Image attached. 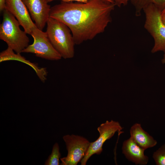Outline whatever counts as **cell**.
<instances>
[{"label":"cell","mask_w":165,"mask_h":165,"mask_svg":"<svg viewBox=\"0 0 165 165\" xmlns=\"http://www.w3.org/2000/svg\"><path fill=\"white\" fill-rule=\"evenodd\" d=\"M61 156L60 148L58 143H56L53 145L51 154L46 161L45 165H59V160Z\"/></svg>","instance_id":"obj_14"},{"label":"cell","mask_w":165,"mask_h":165,"mask_svg":"<svg viewBox=\"0 0 165 165\" xmlns=\"http://www.w3.org/2000/svg\"><path fill=\"white\" fill-rule=\"evenodd\" d=\"M161 17L163 23L165 25V12L161 13Z\"/></svg>","instance_id":"obj_19"},{"label":"cell","mask_w":165,"mask_h":165,"mask_svg":"<svg viewBox=\"0 0 165 165\" xmlns=\"http://www.w3.org/2000/svg\"><path fill=\"white\" fill-rule=\"evenodd\" d=\"M55 0H60L62 2H72L75 1V2H79L86 3V2H87L90 0H47L48 2H50L52 1H55Z\"/></svg>","instance_id":"obj_17"},{"label":"cell","mask_w":165,"mask_h":165,"mask_svg":"<svg viewBox=\"0 0 165 165\" xmlns=\"http://www.w3.org/2000/svg\"><path fill=\"white\" fill-rule=\"evenodd\" d=\"M5 8L17 19L24 31L31 35L33 29L37 27L22 0H6Z\"/></svg>","instance_id":"obj_8"},{"label":"cell","mask_w":165,"mask_h":165,"mask_svg":"<svg viewBox=\"0 0 165 165\" xmlns=\"http://www.w3.org/2000/svg\"><path fill=\"white\" fill-rule=\"evenodd\" d=\"M115 5L106 0H90L86 3L61 1L51 7L50 16L70 29L75 44L91 40L103 33L112 21Z\"/></svg>","instance_id":"obj_1"},{"label":"cell","mask_w":165,"mask_h":165,"mask_svg":"<svg viewBox=\"0 0 165 165\" xmlns=\"http://www.w3.org/2000/svg\"><path fill=\"white\" fill-rule=\"evenodd\" d=\"M131 4L134 7L136 16L141 15L143 9L152 4L162 11L165 8V0H130Z\"/></svg>","instance_id":"obj_13"},{"label":"cell","mask_w":165,"mask_h":165,"mask_svg":"<svg viewBox=\"0 0 165 165\" xmlns=\"http://www.w3.org/2000/svg\"><path fill=\"white\" fill-rule=\"evenodd\" d=\"M165 12V8L161 12V13L164 12Z\"/></svg>","instance_id":"obj_21"},{"label":"cell","mask_w":165,"mask_h":165,"mask_svg":"<svg viewBox=\"0 0 165 165\" xmlns=\"http://www.w3.org/2000/svg\"><path fill=\"white\" fill-rule=\"evenodd\" d=\"M130 132V138L145 150L153 147L157 144V141L144 130L139 123H136L133 125Z\"/></svg>","instance_id":"obj_12"},{"label":"cell","mask_w":165,"mask_h":165,"mask_svg":"<svg viewBox=\"0 0 165 165\" xmlns=\"http://www.w3.org/2000/svg\"><path fill=\"white\" fill-rule=\"evenodd\" d=\"M68 151L67 156L60 159L61 165H77L86 154L90 142L78 135L67 134L63 137Z\"/></svg>","instance_id":"obj_6"},{"label":"cell","mask_w":165,"mask_h":165,"mask_svg":"<svg viewBox=\"0 0 165 165\" xmlns=\"http://www.w3.org/2000/svg\"><path fill=\"white\" fill-rule=\"evenodd\" d=\"M152 157L157 165H165V145L155 152Z\"/></svg>","instance_id":"obj_15"},{"label":"cell","mask_w":165,"mask_h":165,"mask_svg":"<svg viewBox=\"0 0 165 165\" xmlns=\"http://www.w3.org/2000/svg\"><path fill=\"white\" fill-rule=\"evenodd\" d=\"M34 39L22 53H33L38 57L51 61L60 60L62 57L54 48L48 39L46 32L35 27L31 34Z\"/></svg>","instance_id":"obj_5"},{"label":"cell","mask_w":165,"mask_h":165,"mask_svg":"<svg viewBox=\"0 0 165 165\" xmlns=\"http://www.w3.org/2000/svg\"><path fill=\"white\" fill-rule=\"evenodd\" d=\"M38 28L42 30L50 17V6L47 0H22Z\"/></svg>","instance_id":"obj_9"},{"label":"cell","mask_w":165,"mask_h":165,"mask_svg":"<svg viewBox=\"0 0 165 165\" xmlns=\"http://www.w3.org/2000/svg\"><path fill=\"white\" fill-rule=\"evenodd\" d=\"M11 49L7 48L0 53V62L15 60L24 63L31 67L35 72L40 79L43 82L46 80L47 75V71L45 68H40L35 63L31 62L22 56L20 53H15Z\"/></svg>","instance_id":"obj_11"},{"label":"cell","mask_w":165,"mask_h":165,"mask_svg":"<svg viewBox=\"0 0 165 165\" xmlns=\"http://www.w3.org/2000/svg\"><path fill=\"white\" fill-rule=\"evenodd\" d=\"M46 31L47 37L56 50L65 59L73 58L75 44L69 28L62 22L49 17Z\"/></svg>","instance_id":"obj_2"},{"label":"cell","mask_w":165,"mask_h":165,"mask_svg":"<svg viewBox=\"0 0 165 165\" xmlns=\"http://www.w3.org/2000/svg\"><path fill=\"white\" fill-rule=\"evenodd\" d=\"M5 0H0V11L2 12L5 9Z\"/></svg>","instance_id":"obj_18"},{"label":"cell","mask_w":165,"mask_h":165,"mask_svg":"<svg viewBox=\"0 0 165 165\" xmlns=\"http://www.w3.org/2000/svg\"><path fill=\"white\" fill-rule=\"evenodd\" d=\"M123 128L117 121L111 120H107L97 128L99 136L95 141L90 142L86 154L81 161V165H86L89 159L93 155L100 154L103 151L102 147L105 142L113 136L115 133L120 132Z\"/></svg>","instance_id":"obj_7"},{"label":"cell","mask_w":165,"mask_h":165,"mask_svg":"<svg viewBox=\"0 0 165 165\" xmlns=\"http://www.w3.org/2000/svg\"><path fill=\"white\" fill-rule=\"evenodd\" d=\"M122 150L127 159L136 165H145L148 161V157L144 154L145 150L130 137L123 141Z\"/></svg>","instance_id":"obj_10"},{"label":"cell","mask_w":165,"mask_h":165,"mask_svg":"<svg viewBox=\"0 0 165 165\" xmlns=\"http://www.w3.org/2000/svg\"><path fill=\"white\" fill-rule=\"evenodd\" d=\"M162 62L163 64H165V52H164V54L162 60Z\"/></svg>","instance_id":"obj_20"},{"label":"cell","mask_w":165,"mask_h":165,"mask_svg":"<svg viewBox=\"0 0 165 165\" xmlns=\"http://www.w3.org/2000/svg\"><path fill=\"white\" fill-rule=\"evenodd\" d=\"M145 20L144 28L150 34L154 41L151 52H165V25L161 17V10L154 5L151 4L145 7Z\"/></svg>","instance_id":"obj_4"},{"label":"cell","mask_w":165,"mask_h":165,"mask_svg":"<svg viewBox=\"0 0 165 165\" xmlns=\"http://www.w3.org/2000/svg\"><path fill=\"white\" fill-rule=\"evenodd\" d=\"M2 12L0 39L16 53H20L29 45V39L27 34L20 29L19 22L8 10L5 8Z\"/></svg>","instance_id":"obj_3"},{"label":"cell","mask_w":165,"mask_h":165,"mask_svg":"<svg viewBox=\"0 0 165 165\" xmlns=\"http://www.w3.org/2000/svg\"><path fill=\"white\" fill-rule=\"evenodd\" d=\"M114 3L116 6L119 7L125 6L127 4L129 1L130 0H107Z\"/></svg>","instance_id":"obj_16"}]
</instances>
